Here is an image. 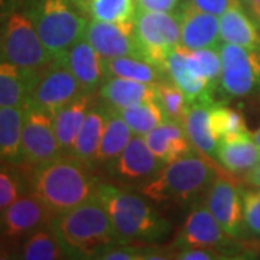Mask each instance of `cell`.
Masks as SVG:
<instances>
[{"mask_svg":"<svg viewBox=\"0 0 260 260\" xmlns=\"http://www.w3.org/2000/svg\"><path fill=\"white\" fill-rule=\"evenodd\" d=\"M93 168L73 155H62L32 171V192L55 215L65 213L95 195L99 181Z\"/></svg>","mask_w":260,"mask_h":260,"instance_id":"7a4b0ae2","label":"cell"},{"mask_svg":"<svg viewBox=\"0 0 260 260\" xmlns=\"http://www.w3.org/2000/svg\"><path fill=\"white\" fill-rule=\"evenodd\" d=\"M20 197V181L18 174L12 172L10 168L2 167L0 171V211L3 213Z\"/></svg>","mask_w":260,"mask_h":260,"instance_id":"8d00e7d4","label":"cell"},{"mask_svg":"<svg viewBox=\"0 0 260 260\" xmlns=\"http://www.w3.org/2000/svg\"><path fill=\"white\" fill-rule=\"evenodd\" d=\"M189 49L179 45L175 48L171 55L168 56L167 74L168 77L181 87V90L185 93L188 102L192 103L195 100L207 99L211 90V85L203 77L195 75L186 65V56Z\"/></svg>","mask_w":260,"mask_h":260,"instance_id":"4316f807","label":"cell"},{"mask_svg":"<svg viewBox=\"0 0 260 260\" xmlns=\"http://www.w3.org/2000/svg\"><path fill=\"white\" fill-rule=\"evenodd\" d=\"M143 138L153 155L165 165L192 153V143L186 135L184 124L175 120L167 119Z\"/></svg>","mask_w":260,"mask_h":260,"instance_id":"d6986e66","label":"cell"},{"mask_svg":"<svg viewBox=\"0 0 260 260\" xmlns=\"http://www.w3.org/2000/svg\"><path fill=\"white\" fill-rule=\"evenodd\" d=\"M135 19L126 22H102L93 19L87 25L84 38L104 59L142 56Z\"/></svg>","mask_w":260,"mask_h":260,"instance_id":"8fae6325","label":"cell"},{"mask_svg":"<svg viewBox=\"0 0 260 260\" xmlns=\"http://www.w3.org/2000/svg\"><path fill=\"white\" fill-rule=\"evenodd\" d=\"M26 106L0 109V155L8 165L22 162V133Z\"/></svg>","mask_w":260,"mask_h":260,"instance_id":"484cf974","label":"cell"},{"mask_svg":"<svg viewBox=\"0 0 260 260\" xmlns=\"http://www.w3.org/2000/svg\"><path fill=\"white\" fill-rule=\"evenodd\" d=\"M210 124H211V130H213L214 138L217 139V142H220L227 136L249 132L242 113L233 110L230 107L221 106V104L211 106Z\"/></svg>","mask_w":260,"mask_h":260,"instance_id":"e575fe53","label":"cell"},{"mask_svg":"<svg viewBox=\"0 0 260 260\" xmlns=\"http://www.w3.org/2000/svg\"><path fill=\"white\" fill-rule=\"evenodd\" d=\"M164 167L165 164L153 155L145 138L133 135L120 156L107 169L110 175L117 178L119 181L136 182L145 179L146 182L155 177Z\"/></svg>","mask_w":260,"mask_h":260,"instance_id":"9a60e30c","label":"cell"},{"mask_svg":"<svg viewBox=\"0 0 260 260\" xmlns=\"http://www.w3.org/2000/svg\"><path fill=\"white\" fill-rule=\"evenodd\" d=\"M217 177L214 168L194 153L177 159L139 186L140 194L156 203L186 204L207 192Z\"/></svg>","mask_w":260,"mask_h":260,"instance_id":"277c9868","label":"cell"},{"mask_svg":"<svg viewBox=\"0 0 260 260\" xmlns=\"http://www.w3.org/2000/svg\"><path fill=\"white\" fill-rule=\"evenodd\" d=\"M220 250H213V249H204V247H185V249H178L175 259L181 260H213L223 259V256H218Z\"/></svg>","mask_w":260,"mask_h":260,"instance_id":"74e56055","label":"cell"},{"mask_svg":"<svg viewBox=\"0 0 260 260\" xmlns=\"http://www.w3.org/2000/svg\"><path fill=\"white\" fill-rule=\"evenodd\" d=\"M81 93V85L68 68L64 56H55L52 62L39 71L29 104L54 116Z\"/></svg>","mask_w":260,"mask_h":260,"instance_id":"9c48e42d","label":"cell"},{"mask_svg":"<svg viewBox=\"0 0 260 260\" xmlns=\"http://www.w3.org/2000/svg\"><path fill=\"white\" fill-rule=\"evenodd\" d=\"M109 110L110 106L107 103H94L75 139L71 155L91 167H95V156L107 124Z\"/></svg>","mask_w":260,"mask_h":260,"instance_id":"44dd1931","label":"cell"},{"mask_svg":"<svg viewBox=\"0 0 260 260\" xmlns=\"http://www.w3.org/2000/svg\"><path fill=\"white\" fill-rule=\"evenodd\" d=\"M186 65L195 75L207 80L211 87L215 83H220L223 62L218 48H203L189 51L186 56Z\"/></svg>","mask_w":260,"mask_h":260,"instance_id":"836d02e7","label":"cell"},{"mask_svg":"<svg viewBox=\"0 0 260 260\" xmlns=\"http://www.w3.org/2000/svg\"><path fill=\"white\" fill-rule=\"evenodd\" d=\"M181 22V45L189 51L221 45L220 18L198 9L191 0L182 3L178 13Z\"/></svg>","mask_w":260,"mask_h":260,"instance_id":"2e32d148","label":"cell"},{"mask_svg":"<svg viewBox=\"0 0 260 260\" xmlns=\"http://www.w3.org/2000/svg\"><path fill=\"white\" fill-rule=\"evenodd\" d=\"M119 113L127 123L132 133L138 136H146L149 132H152L162 121L167 120V116L159 106L158 100H150L132 107L120 109Z\"/></svg>","mask_w":260,"mask_h":260,"instance_id":"4dcf8cb0","label":"cell"},{"mask_svg":"<svg viewBox=\"0 0 260 260\" xmlns=\"http://www.w3.org/2000/svg\"><path fill=\"white\" fill-rule=\"evenodd\" d=\"M135 20L140 54L146 61L167 74L168 56L181 45L179 16L172 12H146L138 9Z\"/></svg>","mask_w":260,"mask_h":260,"instance_id":"52a82bcc","label":"cell"},{"mask_svg":"<svg viewBox=\"0 0 260 260\" xmlns=\"http://www.w3.org/2000/svg\"><path fill=\"white\" fill-rule=\"evenodd\" d=\"M246 2H247L251 12L254 13V16L260 19V0H246Z\"/></svg>","mask_w":260,"mask_h":260,"instance_id":"b9f144b4","label":"cell"},{"mask_svg":"<svg viewBox=\"0 0 260 260\" xmlns=\"http://www.w3.org/2000/svg\"><path fill=\"white\" fill-rule=\"evenodd\" d=\"M100 95L104 103L117 110L140 103L158 100L156 84L140 83L119 77H107L100 87Z\"/></svg>","mask_w":260,"mask_h":260,"instance_id":"7402d4cb","label":"cell"},{"mask_svg":"<svg viewBox=\"0 0 260 260\" xmlns=\"http://www.w3.org/2000/svg\"><path fill=\"white\" fill-rule=\"evenodd\" d=\"M85 13L94 20L126 22L136 18L138 0H87Z\"/></svg>","mask_w":260,"mask_h":260,"instance_id":"1f68e13d","label":"cell"},{"mask_svg":"<svg viewBox=\"0 0 260 260\" xmlns=\"http://www.w3.org/2000/svg\"><path fill=\"white\" fill-rule=\"evenodd\" d=\"M62 156L56 139L54 116L32 104H26L22 133V165L32 171Z\"/></svg>","mask_w":260,"mask_h":260,"instance_id":"ba28073f","label":"cell"},{"mask_svg":"<svg viewBox=\"0 0 260 260\" xmlns=\"http://www.w3.org/2000/svg\"><path fill=\"white\" fill-rule=\"evenodd\" d=\"M243 177H244L246 182L249 185L254 186V188H259L260 189V162L253 169H250L247 174H244Z\"/></svg>","mask_w":260,"mask_h":260,"instance_id":"60d3db41","label":"cell"},{"mask_svg":"<svg viewBox=\"0 0 260 260\" xmlns=\"http://www.w3.org/2000/svg\"><path fill=\"white\" fill-rule=\"evenodd\" d=\"M198 9L211 13L214 16H221L232 6L240 3V0H191Z\"/></svg>","mask_w":260,"mask_h":260,"instance_id":"f35d334b","label":"cell"},{"mask_svg":"<svg viewBox=\"0 0 260 260\" xmlns=\"http://www.w3.org/2000/svg\"><path fill=\"white\" fill-rule=\"evenodd\" d=\"M16 257L23 260L68 259L51 224L25 237Z\"/></svg>","mask_w":260,"mask_h":260,"instance_id":"f546056e","label":"cell"},{"mask_svg":"<svg viewBox=\"0 0 260 260\" xmlns=\"http://www.w3.org/2000/svg\"><path fill=\"white\" fill-rule=\"evenodd\" d=\"M242 191L232 181L217 175L205 192L204 204L232 239L240 237L246 230Z\"/></svg>","mask_w":260,"mask_h":260,"instance_id":"5bb4252c","label":"cell"},{"mask_svg":"<svg viewBox=\"0 0 260 260\" xmlns=\"http://www.w3.org/2000/svg\"><path fill=\"white\" fill-rule=\"evenodd\" d=\"M215 158L227 172L244 175L260 162V148L250 132L233 135L218 142Z\"/></svg>","mask_w":260,"mask_h":260,"instance_id":"ac0fdd59","label":"cell"},{"mask_svg":"<svg viewBox=\"0 0 260 260\" xmlns=\"http://www.w3.org/2000/svg\"><path fill=\"white\" fill-rule=\"evenodd\" d=\"M158 103L165 113L167 119L175 120L184 124L186 112L189 109V102L181 87L174 83L169 77L156 83Z\"/></svg>","mask_w":260,"mask_h":260,"instance_id":"d6a6232c","label":"cell"},{"mask_svg":"<svg viewBox=\"0 0 260 260\" xmlns=\"http://www.w3.org/2000/svg\"><path fill=\"white\" fill-rule=\"evenodd\" d=\"M220 85L230 97H247L260 91V56L256 51L223 42L220 47Z\"/></svg>","mask_w":260,"mask_h":260,"instance_id":"30bf717a","label":"cell"},{"mask_svg":"<svg viewBox=\"0 0 260 260\" xmlns=\"http://www.w3.org/2000/svg\"><path fill=\"white\" fill-rule=\"evenodd\" d=\"M253 139H254V142L257 143V146L260 148V127L253 133Z\"/></svg>","mask_w":260,"mask_h":260,"instance_id":"7bdbcfd3","label":"cell"},{"mask_svg":"<svg viewBox=\"0 0 260 260\" xmlns=\"http://www.w3.org/2000/svg\"><path fill=\"white\" fill-rule=\"evenodd\" d=\"M62 56L81 85L83 93H94L99 87H102L106 80L104 58L85 38H81Z\"/></svg>","mask_w":260,"mask_h":260,"instance_id":"e0dca14e","label":"cell"},{"mask_svg":"<svg viewBox=\"0 0 260 260\" xmlns=\"http://www.w3.org/2000/svg\"><path fill=\"white\" fill-rule=\"evenodd\" d=\"M221 41L233 45L257 51L260 48V35L253 19L247 15L242 2L232 6L220 16Z\"/></svg>","mask_w":260,"mask_h":260,"instance_id":"d4e9b609","label":"cell"},{"mask_svg":"<svg viewBox=\"0 0 260 260\" xmlns=\"http://www.w3.org/2000/svg\"><path fill=\"white\" fill-rule=\"evenodd\" d=\"M2 61H8L19 68L39 71L54 61L52 55L38 34L29 15L12 13L3 28Z\"/></svg>","mask_w":260,"mask_h":260,"instance_id":"8992f818","label":"cell"},{"mask_svg":"<svg viewBox=\"0 0 260 260\" xmlns=\"http://www.w3.org/2000/svg\"><path fill=\"white\" fill-rule=\"evenodd\" d=\"M54 218L55 214L38 195L23 194L2 213V232L8 240L18 242L52 224Z\"/></svg>","mask_w":260,"mask_h":260,"instance_id":"7c38bea8","label":"cell"},{"mask_svg":"<svg viewBox=\"0 0 260 260\" xmlns=\"http://www.w3.org/2000/svg\"><path fill=\"white\" fill-rule=\"evenodd\" d=\"M232 240L207 205L198 204L186 215L172 246L175 249L204 247L220 250L229 246Z\"/></svg>","mask_w":260,"mask_h":260,"instance_id":"4fadbf2b","label":"cell"},{"mask_svg":"<svg viewBox=\"0 0 260 260\" xmlns=\"http://www.w3.org/2000/svg\"><path fill=\"white\" fill-rule=\"evenodd\" d=\"M93 93H81L54 114V126L62 155H71L75 139L94 104Z\"/></svg>","mask_w":260,"mask_h":260,"instance_id":"ffe728a7","label":"cell"},{"mask_svg":"<svg viewBox=\"0 0 260 260\" xmlns=\"http://www.w3.org/2000/svg\"><path fill=\"white\" fill-rule=\"evenodd\" d=\"M132 135H133L132 130L124 119L121 117L119 110L110 106L107 124H106L102 143L95 156V167H110L129 145L130 139L133 138Z\"/></svg>","mask_w":260,"mask_h":260,"instance_id":"83f0119b","label":"cell"},{"mask_svg":"<svg viewBox=\"0 0 260 260\" xmlns=\"http://www.w3.org/2000/svg\"><path fill=\"white\" fill-rule=\"evenodd\" d=\"M95 197L107 210L121 243L159 242L171 233L169 221L138 194L99 184Z\"/></svg>","mask_w":260,"mask_h":260,"instance_id":"3957f363","label":"cell"},{"mask_svg":"<svg viewBox=\"0 0 260 260\" xmlns=\"http://www.w3.org/2000/svg\"><path fill=\"white\" fill-rule=\"evenodd\" d=\"M29 16L42 42L55 56L84 38L87 20L73 0H37Z\"/></svg>","mask_w":260,"mask_h":260,"instance_id":"5b68a950","label":"cell"},{"mask_svg":"<svg viewBox=\"0 0 260 260\" xmlns=\"http://www.w3.org/2000/svg\"><path fill=\"white\" fill-rule=\"evenodd\" d=\"M213 104L210 97L189 103L184 120V127L192 146L208 158H214L217 155L218 146L210 124V110Z\"/></svg>","mask_w":260,"mask_h":260,"instance_id":"cb8c5ba5","label":"cell"},{"mask_svg":"<svg viewBox=\"0 0 260 260\" xmlns=\"http://www.w3.org/2000/svg\"><path fill=\"white\" fill-rule=\"evenodd\" d=\"M181 0H138V9L146 12H174Z\"/></svg>","mask_w":260,"mask_h":260,"instance_id":"ab89813d","label":"cell"},{"mask_svg":"<svg viewBox=\"0 0 260 260\" xmlns=\"http://www.w3.org/2000/svg\"><path fill=\"white\" fill-rule=\"evenodd\" d=\"M41 71V70H39ZM39 71H29L2 61L0 65V106L22 107L26 106L37 83Z\"/></svg>","mask_w":260,"mask_h":260,"instance_id":"603a6c76","label":"cell"},{"mask_svg":"<svg viewBox=\"0 0 260 260\" xmlns=\"http://www.w3.org/2000/svg\"><path fill=\"white\" fill-rule=\"evenodd\" d=\"M244 229L251 236L260 237V189H243Z\"/></svg>","mask_w":260,"mask_h":260,"instance_id":"d590c367","label":"cell"},{"mask_svg":"<svg viewBox=\"0 0 260 260\" xmlns=\"http://www.w3.org/2000/svg\"><path fill=\"white\" fill-rule=\"evenodd\" d=\"M104 70L106 78L119 77L148 84L159 83L167 75L142 56H120L114 59H104Z\"/></svg>","mask_w":260,"mask_h":260,"instance_id":"f1b7e54d","label":"cell"},{"mask_svg":"<svg viewBox=\"0 0 260 260\" xmlns=\"http://www.w3.org/2000/svg\"><path fill=\"white\" fill-rule=\"evenodd\" d=\"M51 225L68 257L97 259L106 249L121 244L110 215L95 195L55 215Z\"/></svg>","mask_w":260,"mask_h":260,"instance_id":"6da1fadb","label":"cell"}]
</instances>
